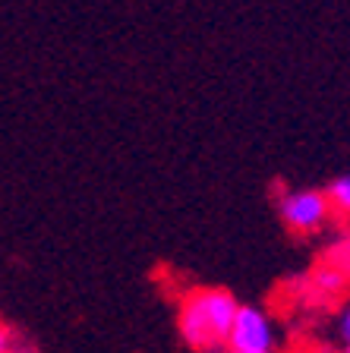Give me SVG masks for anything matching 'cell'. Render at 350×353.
<instances>
[{
	"mask_svg": "<svg viewBox=\"0 0 350 353\" xmlns=\"http://www.w3.org/2000/svg\"><path fill=\"white\" fill-rule=\"evenodd\" d=\"M313 284H315V290H319V296H335L347 287V274L329 265V268H319V272L313 274Z\"/></svg>",
	"mask_w": 350,
	"mask_h": 353,
	"instance_id": "5b68a950",
	"label": "cell"
},
{
	"mask_svg": "<svg viewBox=\"0 0 350 353\" xmlns=\"http://www.w3.org/2000/svg\"><path fill=\"white\" fill-rule=\"evenodd\" d=\"M227 347H231V353H271V347H275L271 319L259 306H243L240 303Z\"/></svg>",
	"mask_w": 350,
	"mask_h": 353,
	"instance_id": "3957f363",
	"label": "cell"
},
{
	"mask_svg": "<svg viewBox=\"0 0 350 353\" xmlns=\"http://www.w3.org/2000/svg\"><path fill=\"white\" fill-rule=\"evenodd\" d=\"M278 214L293 234H315L329 224V199L322 190H287L278 199Z\"/></svg>",
	"mask_w": 350,
	"mask_h": 353,
	"instance_id": "7a4b0ae2",
	"label": "cell"
},
{
	"mask_svg": "<svg viewBox=\"0 0 350 353\" xmlns=\"http://www.w3.org/2000/svg\"><path fill=\"white\" fill-rule=\"evenodd\" d=\"M338 338L344 341V347H350V306H344L338 316Z\"/></svg>",
	"mask_w": 350,
	"mask_h": 353,
	"instance_id": "52a82bcc",
	"label": "cell"
},
{
	"mask_svg": "<svg viewBox=\"0 0 350 353\" xmlns=\"http://www.w3.org/2000/svg\"><path fill=\"white\" fill-rule=\"evenodd\" d=\"M237 296L224 287H193L177 303V331L196 353H221L237 319Z\"/></svg>",
	"mask_w": 350,
	"mask_h": 353,
	"instance_id": "6da1fadb",
	"label": "cell"
},
{
	"mask_svg": "<svg viewBox=\"0 0 350 353\" xmlns=\"http://www.w3.org/2000/svg\"><path fill=\"white\" fill-rule=\"evenodd\" d=\"M325 199H329L331 212H338L341 218H350V174L331 180L329 190H325Z\"/></svg>",
	"mask_w": 350,
	"mask_h": 353,
	"instance_id": "277c9868",
	"label": "cell"
},
{
	"mask_svg": "<svg viewBox=\"0 0 350 353\" xmlns=\"http://www.w3.org/2000/svg\"><path fill=\"white\" fill-rule=\"evenodd\" d=\"M325 259H329L331 268H338V272L350 274V236H338L335 246L325 252Z\"/></svg>",
	"mask_w": 350,
	"mask_h": 353,
	"instance_id": "8992f818",
	"label": "cell"
},
{
	"mask_svg": "<svg viewBox=\"0 0 350 353\" xmlns=\"http://www.w3.org/2000/svg\"><path fill=\"white\" fill-rule=\"evenodd\" d=\"M10 341H13V325L0 319V353H10Z\"/></svg>",
	"mask_w": 350,
	"mask_h": 353,
	"instance_id": "ba28073f",
	"label": "cell"
},
{
	"mask_svg": "<svg viewBox=\"0 0 350 353\" xmlns=\"http://www.w3.org/2000/svg\"><path fill=\"white\" fill-rule=\"evenodd\" d=\"M344 353H350V347H344Z\"/></svg>",
	"mask_w": 350,
	"mask_h": 353,
	"instance_id": "9c48e42d",
	"label": "cell"
}]
</instances>
